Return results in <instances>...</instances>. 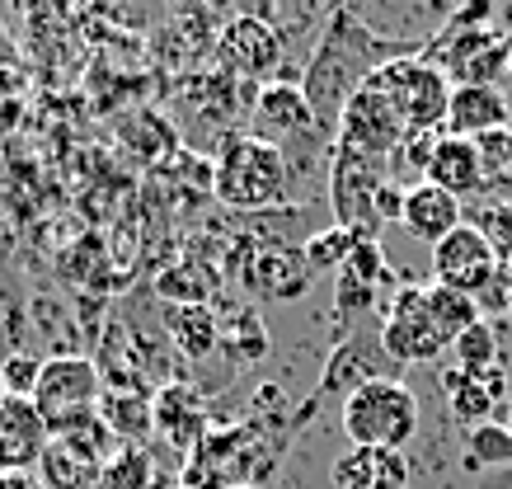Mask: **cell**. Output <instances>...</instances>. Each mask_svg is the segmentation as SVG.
I'll return each instance as SVG.
<instances>
[{
	"instance_id": "11",
	"label": "cell",
	"mask_w": 512,
	"mask_h": 489,
	"mask_svg": "<svg viewBox=\"0 0 512 489\" xmlns=\"http://www.w3.org/2000/svg\"><path fill=\"white\" fill-rule=\"evenodd\" d=\"M217 62L231 80H278L282 71V33L259 15H235L217 33Z\"/></svg>"
},
{
	"instance_id": "10",
	"label": "cell",
	"mask_w": 512,
	"mask_h": 489,
	"mask_svg": "<svg viewBox=\"0 0 512 489\" xmlns=\"http://www.w3.org/2000/svg\"><path fill=\"white\" fill-rule=\"evenodd\" d=\"M104 395V367L85 358V353H57L47 358L43 372H38V386H33V405L47 424L62 419V414L76 410H94Z\"/></svg>"
},
{
	"instance_id": "17",
	"label": "cell",
	"mask_w": 512,
	"mask_h": 489,
	"mask_svg": "<svg viewBox=\"0 0 512 489\" xmlns=\"http://www.w3.org/2000/svg\"><path fill=\"white\" fill-rule=\"evenodd\" d=\"M400 226L414 240H423V245H442L456 226H466V203H461V198H451L447 189L428 184V179H419V184H409V189H404Z\"/></svg>"
},
{
	"instance_id": "18",
	"label": "cell",
	"mask_w": 512,
	"mask_h": 489,
	"mask_svg": "<svg viewBox=\"0 0 512 489\" xmlns=\"http://www.w3.org/2000/svg\"><path fill=\"white\" fill-rule=\"evenodd\" d=\"M156 433L179 452H193L212 428H207V400L188 381H170L156 391Z\"/></svg>"
},
{
	"instance_id": "6",
	"label": "cell",
	"mask_w": 512,
	"mask_h": 489,
	"mask_svg": "<svg viewBox=\"0 0 512 489\" xmlns=\"http://www.w3.org/2000/svg\"><path fill=\"white\" fill-rule=\"evenodd\" d=\"M372 85L395 99V109L404 113L409 132H442L447 127L451 80L428 57H400V62L381 66L372 76Z\"/></svg>"
},
{
	"instance_id": "3",
	"label": "cell",
	"mask_w": 512,
	"mask_h": 489,
	"mask_svg": "<svg viewBox=\"0 0 512 489\" xmlns=\"http://www.w3.org/2000/svg\"><path fill=\"white\" fill-rule=\"evenodd\" d=\"M212 193L231 212H268L278 203H292V170H287L282 146L254 132L221 137L217 156H212Z\"/></svg>"
},
{
	"instance_id": "34",
	"label": "cell",
	"mask_w": 512,
	"mask_h": 489,
	"mask_svg": "<svg viewBox=\"0 0 512 489\" xmlns=\"http://www.w3.org/2000/svg\"><path fill=\"white\" fill-rule=\"evenodd\" d=\"M0 489H43V480H38V471H10L0 475Z\"/></svg>"
},
{
	"instance_id": "9",
	"label": "cell",
	"mask_w": 512,
	"mask_h": 489,
	"mask_svg": "<svg viewBox=\"0 0 512 489\" xmlns=\"http://www.w3.org/2000/svg\"><path fill=\"white\" fill-rule=\"evenodd\" d=\"M433 273L437 283L451 287V292H466V297L480 301L489 287L503 278V264H498L494 240L484 236L480 226H456L442 245H433Z\"/></svg>"
},
{
	"instance_id": "36",
	"label": "cell",
	"mask_w": 512,
	"mask_h": 489,
	"mask_svg": "<svg viewBox=\"0 0 512 489\" xmlns=\"http://www.w3.org/2000/svg\"><path fill=\"white\" fill-rule=\"evenodd\" d=\"M503 80L512 85V38H503Z\"/></svg>"
},
{
	"instance_id": "21",
	"label": "cell",
	"mask_w": 512,
	"mask_h": 489,
	"mask_svg": "<svg viewBox=\"0 0 512 489\" xmlns=\"http://www.w3.org/2000/svg\"><path fill=\"white\" fill-rule=\"evenodd\" d=\"M334 489H409V461L404 452L353 447L334 461Z\"/></svg>"
},
{
	"instance_id": "19",
	"label": "cell",
	"mask_w": 512,
	"mask_h": 489,
	"mask_svg": "<svg viewBox=\"0 0 512 489\" xmlns=\"http://www.w3.org/2000/svg\"><path fill=\"white\" fill-rule=\"evenodd\" d=\"M99 419L109 424L118 447H146L156 433V395H146V386H104Z\"/></svg>"
},
{
	"instance_id": "29",
	"label": "cell",
	"mask_w": 512,
	"mask_h": 489,
	"mask_svg": "<svg viewBox=\"0 0 512 489\" xmlns=\"http://www.w3.org/2000/svg\"><path fill=\"white\" fill-rule=\"evenodd\" d=\"M339 273H348V278H357V283H367V287H386L390 283L386 250L376 240H353V250H348Z\"/></svg>"
},
{
	"instance_id": "13",
	"label": "cell",
	"mask_w": 512,
	"mask_h": 489,
	"mask_svg": "<svg viewBox=\"0 0 512 489\" xmlns=\"http://www.w3.org/2000/svg\"><path fill=\"white\" fill-rule=\"evenodd\" d=\"M315 287V269L301 245H268L249 254L245 264V292L254 301H301Z\"/></svg>"
},
{
	"instance_id": "31",
	"label": "cell",
	"mask_w": 512,
	"mask_h": 489,
	"mask_svg": "<svg viewBox=\"0 0 512 489\" xmlns=\"http://www.w3.org/2000/svg\"><path fill=\"white\" fill-rule=\"evenodd\" d=\"M38 372H43V363H38V358H29V353H10V358L0 363V391H5V395H24V400H33Z\"/></svg>"
},
{
	"instance_id": "1",
	"label": "cell",
	"mask_w": 512,
	"mask_h": 489,
	"mask_svg": "<svg viewBox=\"0 0 512 489\" xmlns=\"http://www.w3.org/2000/svg\"><path fill=\"white\" fill-rule=\"evenodd\" d=\"M400 57H423L414 48H400V43H386L381 33H372L357 10L339 5L325 15V29L315 38L311 62L301 66V95L311 104V118L320 127V137H334L343 109L353 104L357 90H367L372 76L381 66L400 62Z\"/></svg>"
},
{
	"instance_id": "23",
	"label": "cell",
	"mask_w": 512,
	"mask_h": 489,
	"mask_svg": "<svg viewBox=\"0 0 512 489\" xmlns=\"http://www.w3.org/2000/svg\"><path fill=\"white\" fill-rule=\"evenodd\" d=\"M165 330H170V339L179 344V353L193 358V363L221 348V320L207 301H202V306H170V301H165Z\"/></svg>"
},
{
	"instance_id": "5",
	"label": "cell",
	"mask_w": 512,
	"mask_h": 489,
	"mask_svg": "<svg viewBox=\"0 0 512 489\" xmlns=\"http://www.w3.org/2000/svg\"><path fill=\"white\" fill-rule=\"evenodd\" d=\"M381 184H386V160L334 146L329 151V212H334V226H343L353 240H376V231H381V221H376Z\"/></svg>"
},
{
	"instance_id": "24",
	"label": "cell",
	"mask_w": 512,
	"mask_h": 489,
	"mask_svg": "<svg viewBox=\"0 0 512 489\" xmlns=\"http://www.w3.org/2000/svg\"><path fill=\"white\" fill-rule=\"evenodd\" d=\"M423 297H428V316L437 320V330L447 334V344H456L470 325H480L484 320L480 301L466 297V292H451V287H442V283H428L423 287Z\"/></svg>"
},
{
	"instance_id": "37",
	"label": "cell",
	"mask_w": 512,
	"mask_h": 489,
	"mask_svg": "<svg viewBox=\"0 0 512 489\" xmlns=\"http://www.w3.org/2000/svg\"><path fill=\"white\" fill-rule=\"evenodd\" d=\"M498 424H503V428L512 433V400H508V410H503V419H498Z\"/></svg>"
},
{
	"instance_id": "32",
	"label": "cell",
	"mask_w": 512,
	"mask_h": 489,
	"mask_svg": "<svg viewBox=\"0 0 512 489\" xmlns=\"http://www.w3.org/2000/svg\"><path fill=\"white\" fill-rule=\"evenodd\" d=\"M376 292H381V287H367V283H357V278H348V273H334V297H339L334 316L348 320V316L372 311V306H376Z\"/></svg>"
},
{
	"instance_id": "35",
	"label": "cell",
	"mask_w": 512,
	"mask_h": 489,
	"mask_svg": "<svg viewBox=\"0 0 512 489\" xmlns=\"http://www.w3.org/2000/svg\"><path fill=\"white\" fill-rule=\"evenodd\" d=\"M15 57L19 52H15V43H10V33L0 29V66H15Z\"/></svg>"
},
{
	"instance_id": "30",
	"label": "cell",
	"mask_w": 512,
	"mask_h": 489,
	"mask_svg": "<svg viewBox=\"0 0 512 489\" xmlns=\"http://www.w3.org/2000/svg\"><path fill=\"white\" fill-rule=\"evenodd\" d=\"M301 250H306V259H311L315 273H320V269H325V273H339L343 259H348V250H353V236H348L343 226H325V231H315V236L306 240Z\"/></svg>"
},
{
	"instance_id": "12",
	"label": "cell",
	"mask_w": 512,
	"mask_h": 489,
	"mask_svg": "<svg viewBox=\"0 0 512 489\" xmlns=\"http://www.w3.org/2000/svg\"><path fill=\"white\" fill-rule=\"evenodd\" d=\"M254 137H264L273 146H287L296 137H320V127L311 118V104L301 95V80L292 76H278L259 85V95H254Z\"/></svg>"
},
{
	"instance_id": "39",
	"label": "cell",
	"mask_w": 512,
	"mask_h": 489,
	"mask_svg": "<svg viewBox=\"0 0 512 489\" xmlns=\"http://www.w3.org/2000/svg\"><path fill=\"white\" fill-rule=\"evenodd\" d=\"M235 489H254V485H235Z\"/></svg>"
},
{
	"instance_id": "2",
	"label": "cell",
	"mask_w": 512,
	"mask_h": 489,
	"mask_svg": "<svg viewBox=\"0 0 512 489\" xmlns=\"http://www.w3.org/2000/svg\"><path fill=\"white\" fill-rule=\"evenodd\" d=\"M292 428H282L278 414H254L245 424L212 428L207 438L188 452L184 485L193 489H235V485H264L287 457Z\"/></svg>"
},
{
	"instance_id": "33",
	"label": "cell",
	"mask_w": 512,
	"mask_h": 489,
	"mask_svg": "<svg viewBox=\"0 0 512 489\" xmlns=\"http://www.w3.org/2000/svg\"><path fill=\"white\" fill-rule=\"evenodd\" d=\"M404 217V189L400 184H381V193H376V221L381 226H390V221H400Z\"/></svg>"
},
{
	"instance_id": "16",
	"label": "cell",
	"mask_w": 512,
	"mask_h": 489,
	"mask_svg": "<svg viewBox=\"0 0 512 489\" xmlns=\"http://www.w3.org/2000/svg\"><path fill=\"white\" fill-rule=\"evenodd\" d=\"M508 118H512V104L498 85H451L447 127L442 132L480 142L489 132H508Z\"/></svg>"
},
{
	"instance_id": "27",
	"label": "cell",
	"mask_w": 512,
	"mask_h": 489,
	"mask_svg": "<svg viewBox=\"0 0 512 489\" xmlns=\"http://www.w3.org/2000/svg\"><path fill=\"white\" fill-rule=\"evenodd\" d=\"M99 489H156V461L146 447H118L104 471H99Z\"/></svg>"
},
{
	"instance_id": "14",
	"label": "cell",
	"mask_w": 512,
	"mask_h": 489,
	"mask_svg": "<svg viewBox=\"0 0 512 489\" xmlns=\"http://www.w3.org/2000/svg\"><path fill=\"white\" fill-rule=\"evenodd\" d=\"M47 442H52V433H47V419L38 414V405L24 395L0 391V475L38 471Z\"/></svg>"
},
{
	"instance_id": "22",
	"label": "cell",
	"mask_w": 512,
	"mask_h": 489,
	"mask_svg": "<svg viewBox=\"0 0 512 489\" xmlns=\"http://www.w3.org/2000/svg\"><path fill=\"white\" fill-rule=\"evenodd\" d=\"M447 405H451V414L461 419V424H470V428H480V424H489L498 414V405H503V395H508V386H503V372H484V377H470V372H461V367H451L447 372Z\"/></svg>"
},
{
	"instance_id": "38",
	"label": "cell",
	"mask_w": 512,
	"mask_h": 489,
	"mask_svg": "<svg viewBox=\"0 0 512 489\" xmlns=\"http://www.w3.org/2000/svg\"><path fill=\"white\" fill-rule=\"evenodd\" d=\"M174 489H193V485H184V480H179V485H174Z\"/></svg>"
},
{
	"instance_id": "28",
	"label": "cell",
	"mask_w": 512,
	"mask_h": 489,
	"mask_svg": "<svg viewBox=\"0 0 512 489\" xmlns=\"http://www.w3.org/2000/svg\"><path fill=\"white\" fill-rule=\"evenodd\" d=\"M451 358H456V367H461V372H470V377L494 372V367H498V330L489 325V320L470 325V330L451 344Z\"/></svg>"
},
{
	"instance_id": "20",
	"label": "cell",
	"mask_w": 512,
	"mask_h": 489,
	"mask_svg": "<svg viewBox=\"0 0 512 489\" xmlns=\"http://www.w3.org/2000/svg\"><path fill=\"white\" fill-rule=\"evenodd\" d=\"M428 184L447 189L451 198H470V193H484V160H480V146L466 142V137H451L442 132L433 146V160L423 170Z\"/></svg>"
},
{
	"instance_id": "4",
	"label": "cell",
	"mask_w": 512,
	"mask_h": 489,
	"mask_svg": "<svg viewBox=\"0 0 512 489\" xmlns=\"http://www.w3.org/2000/svg\"><path fill=\"white\" fill-rule=\"evenodd\" d=\"M339 424L353 447H381V452H404L423 424L419 395L400 377H376L357 386L339 410Z\"/></svg>"
},
{
	"instance_id": "7",
	"label": "cell",
	"mask_w": 512,
	"mask_h": 489,
	"mask_svg": "<svg viewBox=\"0 0 512 489\" xmlns=\"http://www.w3.org/2000/svg\"><path fill=\"white\" fill-rule=\"evenodd\" d=\"M381 348L395 367H419V363H437L442 353H451L447 334L437 330V320L428 316V297L423 287H400L386 306L381 320Z\"/></svg>"
},
{
	"instance_id": "26",
	"label": "cell",
	"mask_w": 512,
	"mask_h": 489,
	"mask_svg": "<svg viewBox=\"0 0 512 489\" xmlns=\"http://www.w3.org/2000/svg\"><path fill=\"white\" fill-rule=\"evenodd\" d=\"M461 466H466L470 475H480V471H508V466H512V433L498 424V419H489V424H480V428H470Z\"/></svg>"
},
{
	"instance_id": "25",
	"label": "cell",
	"mask_w": 512,
	"mask_h": 489,
	"mask_svg": "<svg viewBox=\"0 0 512 489\" xmlns=\"http://www.w3.org/2000/svg\"><path fill=\"white\" fill-rule=\"evenodd\" d=\"M99 471H104V466L76 457V452L62 447V442H47L43 461H38V480H43V489H99Z\"/></svg>"
},
{
	"instance_id": "15",
	"label": "cell",
	"mask_w": 512,
	"mask_h": 489,
	"mask_svg": "<svg viewBox=\"0 0 512 489\" xmlns=\"http://www.w3.org/2000/svg\"><path fill=\"white\" fill-rule=\"evenodd\" d=\"M376 377H400V367L386 358L381 339H339L325 363V381H320V391H315V405L329 400V395H339V405H343L357 386H367V381H376Z\"/></svg>"
},
{
	"instance_id": "8",
	"label": "cell",
	"mask_w": 512,
	"mask_h": 489,
	"mask_svg": "<svg viewBox=\"0 0 512 489\" xmlns=\"http://www.w3.org/2000/svg\"><path fill=\"white\" fill-rule=\"evenodd\" d=\"M409 137V123H404V113L395 109V99L386 90H357L353 104L343 109L339 127H334V146L343 151H357V156H372V160H390L395 151L404 146Z\"/></svg>"
}]
</instances>
